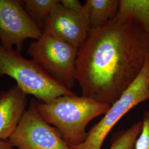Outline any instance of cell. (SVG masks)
Returning <instances> with one entry per match:
<instances>
[{
  "label": "cell",
  "instance_id": "6da1fadb",
  "mask_svg": "<svg viewBox=\"0 0 149 149\" xmlns=\"http://www.w3.org/2000/svg\"><path fill=\"white\" fill-rule=\"evenodd\" d=\"M149 58V33L114 17L90 29L78 49L74 78L82 95L112 106L138 77Z\"/></svg>",
  "mask_w": 149,
  "mask_h": 149
},
{
  "label": "cell",
  "instance_id": "7a4b0ae2",
  "mask_svg": "<svg viewBox=\"0 0 149 149\" xmlns=\"http://www.w3.org/2000/svg\"><path fill=\"white\" fill-rule=\"evenodd\" d=\"M32 102L43 119L59 131L71 148L85 141L88 124L105 114L111 107L76 95L60 96L48 103Z\"/></svg>",
  "mask_w": 149,
  "mask_h": 149
},
{
  "label": "cell",
  "instance_id": "3957f363",
  "mask_svg": "<svg viewBox=\"0 0 149 149\" xmlns=\"http://www.w3.org/2000/svg\"><path fill=\"white\" fill-rule=\"evenodd\" d=\"M3 75L15 80L27 95L33 96L44 103L60 96L76 95L37 63L24 58L14 49H7L0 44V77Z\"/></svg>",
  "mask_w": 149,
  "mask_h": 149
},
{
  "label": "cell",
  "instance_id": "277c9868",
  "mask_svg": "<svg viewBox=\"0 0 149 149\" xmlns=\"http://www.w3.org/2000/svg\"><path fill=\"white\" fill-rule=\"evenodd\" d=\"M149 100V58L138 77L113 104L101 120L91 128L85 141L72 149H101L112 128L130 110Z\"/></svg>",
  "mask_w": 149,
  "mask_h": 149
},
{
  "label": "cell",
  "instance_id": "5b68a950",
  "mask_svg": "<svg viewBox=\"0 0 149 149\" xmlns=\"http://www.w3.org/2000/svg\"><path fill=\"white\" fill-rule=\"evenodd\" d=\"M78 49L45 33L30 43L27 53L54 78L71 90L76 82L74 71Z\"/></svg>",
  "mask_w": 149,
  "mask_h": 149
},
{
  "label": "cell",
  "instance_id": "8992f818",
  "mask_svg": "<svg viewBox=\"0 0 149 149\" xmlns=\"http://www.w3.org/2000/svg\"><path fill=\"white\" fill-rule=\"evenodd\" d=\"M8 141L17 149H72L59 131L43 119L32 101Z\"/></svg>",
  "mask_w": 149,
  "mask_h": 149
},
{
  "label": "cell",
  "instance_id": "52a82bcc",
  "mask_svg": "<svg viewBox=\"0 0 149 149\" xmlns=\"http://www.w3.org/2000/svg\"><path fill=\"white\" fill-rule=\"evenodd\" d=\"M43 31L28 15L21 1L0 0V44L21 54L27 39L37 40Z\"/></svg>",
  "mask_w": 149,
  "mask_h": 149
},
{
  "label": "cell",
  "instance_id": "ba28073f",
  "mask_svg": "<svg viewBox=\"0 0 149 149\" xmlns=\"http://www.w3.org/2000/svg\"><path fill=\"white\" fill-rule=\"evenodd\" d=\"M90 31L85 13L70 11L60 2L48 17L43 33L79 49L85 42Z\"/></svg>",
  "mask_w": 149,
  "mask_h": 149
},
{
  "label": "cell",
  "instance_id": "9c48e42d",
  "mask_svg": "<svg viewBox=\"0 0 149 149\" xmlns=\"http://www.w3.org/2000/svg\"><path fill=\"white\" fill-rule=\"evenodd\" d=\"M27 95L16 85L0 91V140L8 141L26 111Z\"/></svg>",
  "mask_w": 149,
  "mask_h": 149
},
{
  "label": "cell",
  "instance_id": "30bf717a",
  "mask_svg": "<svg viewBox=\"0 0 149 149\" xmlns=\"http://www.w3.org/2000/svg\"><path fill=\"white\" fill-rule=\"evenodd\" d=\"M119 0H87L85 13L90 29L100 27L112 20L117 13Z\"/></svg>",
  "mask_w": 149,
  "mask_h": 149
},
{
  "label": "cell",
  "instance_id": "8fae6325",
  "mask_svg": "<svg viewBox=\"0 0 149 149\" xmlns=\"http://www.w3.org/2000/svg\"><path fill=\"white\" fill-rule=\"evenodd\" d=\"M115 17L132 20L149 33V0H119Z\"/></svg>",
  "mask_w": 149,
  "mask_h": 149
},
{
  "label": "cell",
  "instance_id": "7c38bea8",
  "mask_svg": "<svg viewBox=\"0 0 149 149\" xmlns=\"http://www.w3.org/2000/svg\"><path fill=\"white\" fill-rule=\"evenodd\" d=\"M22 5L28 15L43 31L48 17L59 5V0H24Z\"/></svg>",
  "mask_w": 149,
  "mask_h": 149
},
{
  "label": "cell",
  "instance_id": "4fadbf2b",
  "mask_svg": "<svg viewBox=\"0 0 149 149\" xmlns=\"http://www.w3.org/2000/svg\"><path fill=\"white\" fill-rule=\"evenodd\" d=\"M142 121H139L127 130L119 132L112 141L109 149H134L141 132Z\"/></svg>",
  "mask_w": 149,
  "mask_h": 149
},
{
  "label": "cell",
  "instance_id": "5bb4252c",
  "mask_svg": "<svg viewBox=\"0 0 149 149\" xmlns=\"http://www.w3.org/2000/svg\"><path fill=\"white\" fill-rule=\"evenodd\" d=\"M143 127L135 144L134 149H149V109L144 112Z\"/></svg>",
  "mask_w": 149,
  "mask_h": 149
},
{
  "label": "cell",
  "instance_id": "9a60e30c",
  "mask_svg": "<svg viewBox=\"0 0 149 149\" xmlns=\"http://www.w3.org/2000/svg\"><path fill=\"white\" fill-rule=\"evenodd\" d=\"M60 3L69 10L77 13H85L84 5H82L79 0H61Z\"/></svg>",
  "mask_w": 149,
  "mask_h": 149
},
{
  "label": "cell",
  "instance_id": "2e32d148",
  "mask_svg": "<svg viewBox=\"0 0 149 149\" xmlns=\"http://www.w3.org/2000/svg\"><path fill=\"white\" fill-rule=\"evenodd\" d=\"M0 149H17L12 146L8 141L0 140Z\"/></svg>",
  "mask_w": 149,
  "mask_h": 149
}]
</instances>
